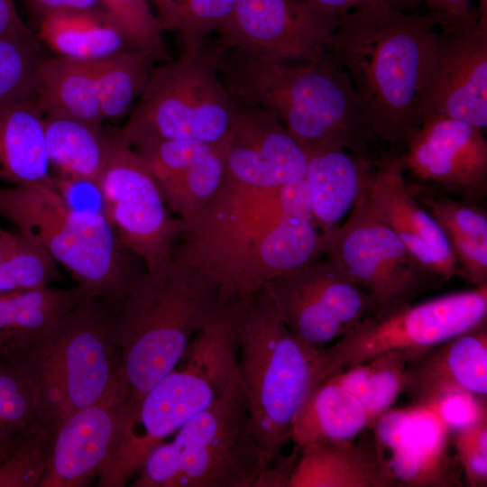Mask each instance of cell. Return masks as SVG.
Wrapping results in <instances>:
<instances>
[{"label": "cell", "instance_id": "1", "mask_svg": "<svg viewBox=\"0 0 487 487\" xmlns=\"http://www.w3.org/2000/svg\"><path fill=\"white\" fill-rule=\"evenodd\" d=\"M319 234L305 179L278 188L223 179L202 211L184 225L171 258L201 271L225 297L245 299L318 259Z\"/></svg>", "mask_w": 487, "mask_h": 487}, {"label": "cell", "instance_id": "10", "mask_svg": "<svg viewBox=\"0 0 487 487\" xmlns=\"http://www.w3.org/2000/svg\"><path fill=\"white\" fill-rule=\"evenodd\" d=\"M225 50L206 41L194 51L153 68L119 135L142 140H188L220 145L240 115L223 84L218 64Z\"/></svg>", "mask_w": 487, "mask_h": 487}, {"label": "cell", "instance_id": "48", "mask_svg": "<svg viewBox=\"0 0 487 487\" xmlns=\"http://www.w3.org/2000/svg\"><path fill=\"white\" fill-rule=\"evenodd\" d=\"M33 35L18 14L15 0H0V38Z\"/></svg>", "mask_w": 487, "mask_h": 487}, {"label": "cell", "instance_id": "18", "mask_svg": "<svg viewBox=\"0 0 487 487\" xmlns=\"http://www.w3.org/2000/svg\"><path fill=\"white\" fill-rule=\"evenodd\" d=\"M404 173L401 153L375 160L364 191L410 253L425 267L447 280L458 275L448 240L415 198Z\"/></svg>", "mask_w": 487, "mask_h": 487}, {"label": "cell", "instance_id": "51", "mask_svg": "<svg viewBox=\"0 0 487 487\" xmlns=\"http://www.w3.org/2000/svg\"><path fill=\"white\" fill-rule=\"evenodd\" d=\"M14 447H12V448H0V465L5 461V459L8 456V455L11 453V451H12V449Z\"/></svg>", "mask_w": 487, "mask_h": 487}, {"label": "cell", "instance_id": "31", "mask_svg": "<svg viewBox=\"0 0 487 487\" xmlns=\"http://www.w3.org/2000/svg\"><path fill=\"white\" fill-rule=\"evenodd\" d=\"M264 289L280 319L301 340L323 347L347 331L305 284L296 270L271 280Z\"/></svg>", "mask_w": 487, "mask_h": 487}, {"label": "cell", "instance_id": "13", "mask_svg": "<svg viewBox=\"0 0 487 487\" xmlns=\"http://www.w3.org/2000/svg\"><path fill=\"white\" fill-rule=\"evenodd\" d=\"M98 188L105 214L122 244L152 277L161 280L184 225L170 211L151 170L118 132L112 135Z\"/></svg>", "mask_w": 487, "mask_h": 487}, {"label": "cell", "instance_id": "4", "mask_svg": "<svg viewBox=\"0 0 487 487\" xmlns=\"http://www.w3.org/2000/svg\"><path fill=\"white\" fill-rule=\"evenodd\" d=\"M230 299L212 279L176 258L161 280L146 271L137 275L115 307L125 419Z\"/></svg>", "mask_w": 487, "mask_h": 487}, {"label": "cell", "instance_id": "26", "mask_svg": "<svg viewBox=\"0 0 487 487\" xmlns=\"http://www.w3.org/2000/svg\"><path fill=\"white\" fill-rule=\"evenodd\" d=\"M41 108L50 164L59 170V175L98 184L110 153L112 135L106 133L103 124L53 108Z\"/></svg>", "mask_w": 487, "mask_h": 487}, {"label": "cell", "instance_id": "25", "mask_svg": "<svg viewBox=\"0 0 487 487\" xmlns=\"http://www.w3.org/2000/svg\"><path fill=\"white\" fill-rule=\"evenodd\" d=\"M411 426L399 447L391 451L390 467L400 486L460 485L448 444L452 432L431 409L412 405Z\"/></svg>", "mask_w": 487, "mask_h": 487}, {"label": "cell", "instance_id": "2", "mask_svg": "<svg viewBox=\"0 0 487 487\" xmlns=\"http://www.w3.org/2000/svg\"><path fill=\"white\" fill-rule=\"evenodd\" d=\"M439 17L389 3L339 16L325 50L346 70L376 141L402 153L422 120L423 95L436 47Z\"/></svg>", "mask_w": 487, "mask_h": 487}, {"label": "cell", "instance_id": "46", "mask_svg": "<svg viewBox=\"0 0 487 487\" xmlns=\"http://www.w3.org/2000/svg\"><path fill=\"white\" fill-rule=\"evenodd\" d=\"M457 459L471 487L487 485V454L473 449H457Z\"/></svg>", "mask_w": 487, "mask_h": 487}, {"label": "cell", "instance_id": "5", "mask_svg": "<svg viewBox=\"0 0 487 487\" xmlns=\"http://www.w3.org/2000/svg\"><path fill=\"white\" fill-rule=\"evenodd\" d=\"M2 355L24 378L41 425L56 433L121 381L116 308L87 296L35 338L5 345Z\"/></svg>", "mask_w": 487, "mask_h": 487}, {"label": "cell", "instance_id": "54", "mask_svg": "<svg viewBox=\"0 0 487 487\" xmlns=\"http://www.w3.org/2000/svg\"><path fill=\"white\" fill-rule=\"evenodd\" d=\"M5 344L4 343V341L0 338V354H2L5 351Z\"/></svg>", "mask_w": 487, "mask_h": 487}, {"label": "cell", "instance_id": "37", "mask_svg": "<svg viewBox=\"0 0 487 487\" xmlns=\"http://www.w3.org/2000/svg\"><path fill=\"white\" fill-rule=\"evenodd\" d=\"M422 353L411 350H392L368 361L367 394L363 403L369 427L392 408L405 390L409 363Z\"/></svg>", "mask_w": 487, "mask_h": 487}, {"label": "cell", "instance_id": "39", "mask_svg": "<svg viewBox=\"0 0 487 487\" xmlns=\"http://www.w3.org/2000/svg\"><path fill=\"white\" fill-rule=\"evenodd\" d=\"M55 433L40 425L23 436L0 465V487H35L43 476Z\"/></svg>", "mask_w": 487, "mask_h": 487}, {"label": "cell", "instance_id": "15", "mask_svg": "<svg viewBox=\"0 0 487 487\" xmlns=\"http://www.w3.org/2000/svg\"><path fill=\"white\" fill-rule=\"evenodd\" d=\"M430 115L487 126V0L472 23L438 32L422 103Z\"/></svg>", "mask_w": 487, "mask_h": 487}, {"label": "cell", "instance_id": "28", "mask_svg": "<svg viewBox=\"0 0 487 487\" xmlns=\"http://www.w3.org/2000/svg\"><path fill=\"white\" fill-rule=\"evenodd\" d=\"M38 23L39 37L59 56L94 61L130 49L124 33L105 10L58 12Z\"/></svg>", "mask_w": 487, "mask_h": 487}, {"label": "cell", "instance_id": "30", "mask_svg": "<svg viewBox=\"0 0 487 487\" xmlns=\"http://www.w3.org/2000/svg\"><path fill=\"white\" fill-rule=\"evenodd\" d=\"M41 106L103 124L104 117L90 61L62 56L40 59L37 65Z\"/></svg>", "mask_w": 487, "mask_h": 487}, {"label": "cell", "instance_id": "23", "mask_svg": "<svg viewBox=\"0 0 487 487\" xmlns=\"http://www.w3.org/2000/svg\"><path fill=\"white\" fill-rule=\"evenodd\" d=\"M305 180L312 216L320 232L345 220L362 194L372 161L340 147L308 151Z\"/></svg>", "mask_w": 487, "mask_h": 487}, {"label": "cell", "instance_id": "7", "mask_svg": "<svg viewBox=\"0 0 487 487\" xmlns=\"http://www.w3.org/2000/svg\"><path fill=\"white\" fill-rule=\"evenodd\" d=\"M236 335L238 381L263 468L281 455L297 413L319 383L324 346L296 336L264 288L244 300Z\"/></svg>", "mask_w": 487, "mask_h": 487}, {"label": "cell", "instance_id": "8", "mask_svg": "<svg viewBox=\"0 0 487 487\" xmlns=\"http://www.w3.org/2000/svg\"><path fill=\"white\" fill-rule=\"evenodd\" d=\"M0 216L39 244L91 296L115 307L145 271L105 213L71 207L54 184L0 187Z\"/></svg>", "mask_w": 487, "mask_h": 487}, {"label": "cell", "instance_id": "27", "mask_svg": "<svg viewBox=\"0 0 487 487\" xmlns=\"http://www.w3.org/2000/svg\"><path fill=\"white\" fill-rule=\"evenodd\" d=\"M369 427L362 403L337 384L325 379L308 394L297 413L291 436L300 448L354 440Z\"/></svg>", "mask_w": 487, "mask_h": 487}, {"label": "cell", "instance_id": "42", "mask_svg": "<svg viewBox=\"0 0 487 487\" xmlns=\"http://www.w3.org/2000/svg\"><path fill=\"white\" fill-rule=\"evenodd\" d=\"M434 411L455 432L487 418L486 398L463 390H448L418 403Z\"/></svg>", "mask_w": 487, "mask_h": 487}, {"label": "cell", "instance_id": "38", "mask_svg": "<svg viewBox=\"0 0 487 487\" xmlns=\"http://www.w3.org/2000/svg\"><path fill=\"white\" fill-rule=\"evenodd\" d=\"M40 59L33 35L0 38V104L38 92Z\"/></svg>", "mask_w": 487, "mask_h": 487}, {"label": "cell", "instance_id": "40", "mask_svg": "<svg viewBox=\"0 0 487 487\" xmlns=\"http://www.w3.org/2000/svg\"><path fill=\"white\" fill-rule=\"evenodd\" d=\"M56 264L39 244L23 236L19 250L0 262V293L50 286L62 278Z\"/></svg>", "mask_w": 487, "mask_h": 487}, {"label": "cell", "instance_id": "50", "mask_svg": "<svg viewBox=\"0 0 487 487\" xmlns=\"http://www.w3.org/2000/svg\"><path fill=\"white\" fill-rule=\"evenodd\" d=\"M23 236L0 228V262L13 256L20 248Z\"/></svg>", "mask_w": 487, "mask_h": 487}, {"label": "cell", "instance_id": "34", "mask_svg": "<svg viewBox=\"0 0 487 487\" xmlns=\"http://www.w3.org/2000/svg\"><path fill=\"white\" fill-rule=\"evenodd\" d=\"M237 0H166L156 8L163 31L179 32L182 51H194L209 33L217 32Z\"/></svg>", "mask_w": 487, "mask_h": 487}, {"label": "cell", "instance_id": "41", "mask_svg": "<svg viewBox=\"0 0 487 487\" xmlns=\"http://www.w3.org/2000/svg\"><path fill=\"white\" fill-rule=\"evenodd\" d=\"M411 190L445 234L454 233L487 241V214L477 204L427 194L418 185Z\"/></svg>", "mask_w": 487, "mask_h": 487}, {"label": "cell", "instance_id": "14", "mask_svg": "<svg viewBox=\"0 0 487 487\" xmlns=\"http://www.w3.org/2000/svg\"><path fill=\"white\" fill-rule=\"evenodd\" d=\"M339 17L324 14L304 0H237L216 42L291 60H310L325 52Z\"/></svg>", "mask_w": 487, "mask_h": 487}, {"label": "cell", "instance_id": "29", "mask_svg": "<svg viewBox=\"0 0 487 487\" xmlns=\"http://www.w3.org/2000/svg\"><path fill=\"white\" fill-rule=\"evenodd\" d=\"M87 296L91 295L78 284L67 289L50 285L0 293V338L5 345L26 343L53 326Z\"/></svg>", "mask_w": 487, "mask_h": 487}, {"label": "cell", "instance_id": "20", "mask_svg": "<svg viewBox=\"0 0 487 487\" xmlns=\"http://www.w3.org/2000/svg\"><path fill=\"white\" fill-rule=\"evenodd\" d=\"M127 144L151 170L170 211L183 225L202 211L223 181L221 144L188 140H142Z\"/></svg>", "mask_w": 487, "mask_h": 487}, {"label": "cell", "instance_id": "49", "mask_svg": "<svg viewBox=\"0 0 487 487\" xmlns=\"http://www.w3.org/2000/svg\"><path fill=\"white\" fill-rule=\"evenodd\" d=\"M317 11L330 16L339 17L346 13L360 10L372 4L389 0H304Z\"/></svg>", "mask_w": 487, "mask_h": 487}, {"label": "cell", "instance_id": "36", "mask_svg": "<svg viewBox=\"0 0 487 487\" xmlns=\"http://www.w3.org/2000/svg\"><path fill=\"white\" fill-rule=\"evenodd\" d=\"M124 33L129 47L154 60H167L163 29L150 0H99Z\"/></svg>", "mask_w": 487, "mask_h": 487}, {"label": "cell", "instance_id": "33", "mask_svg": "<svg viewBox=\"0 0 487 487\" xmlns=\"http://www.w3.org/2000/svg\"><path fill=\"white\" fill-rule=\"evenodd\" d=\"M296 271L347 330L373 310L369 297L327 259L320 256Z\"/></svg>", "mask_w": 487, "mask_h": 487}, {"label": "cell", "instance_id": "32", "mask_svg": "<svg viewBox=\"0 0 487 487\" xmlns=\"http://www.w3.org/2000/svg\"><path fill=\"white\" fill-rule=\"evenodd\" d=\"M153 60L142 51L125 49L90 61L105 120L119 119L130 111L147 85Z\"/></svg>", "mask_w": 487, "mask_h": 487}, {"label": "cell", "instance_id": "44", "mask_svg": "<svg viewBox=\"0 0 487 487\" xmlns=\"http://www.w3.org/2000/svg\"><path fill=\"white\" fill-rule=\"evenodd\" d=\"M440 19L441 30L458 29L472 23L477 12L472 7V0H422Z\"/></svg>", "mask_w": 487, "mask_h": 487}, {"label": "cell", "instance_id": "12", "mask_svg": "<svg viewBox=\"0 0 487 487\" xmlns=\"http://www.w3.org/2000/svg\"><path fill=\"white\" fill-rule=\"evenodd\" d=\"M318 249L369 297L372 311L412 302L433 283L444 280L410 253L364 188L345 221L320 232Z\"/></svg>", "mask_w": 487, "mask_h": 487}, {"label": "cell", "instance_id": "47", "mask_svg": "<svg viewBox=\"0 0 487 487\" xmlns=\"http://www.w3.org/2000/svg\"><path fill=\"white\" fill-rule=\"evenodd\" d=\"M455 449H473L487 454V418L455 431Z\"/></svg>", "mask_w": 487, "mask_h": 487}, {"label": "cell", "instance_id": "21", "mask_svg": "<svg viewBox=\"0 0 487 487\" xmlns=\"http://www.w3.org/2000/svg\"><path fill=\"white\" fill-rule=\"evenodd\" d=\"M448 390H463L486 398V320L409 363L404 391L414 397L416 403Z\"/></svg>", "mask_w": 487, "mask_h": 487}, {"label": "cell", "instance_id": "11", "mask_svg": "<svg viewBox=\"0 0 487 487\" xmlns=\"http://www.w3.org/2000/svg\"><path fill=\"white\" fill-rule=\"evenodd\" d=\"M487 319V284L372 311L323 347L320 382L392 350L424 353Z\"/></svg>", "mask_w": 487, "mask_h": 487}, {"label": "cell", "instance_id": "35", "mask_svg": "<svg viewBox=\"0 0 487 487\" xmlns=\"http://www.w3.org/2000/svg\"><path fill=\"white\" fill-rule=\"evenodd\" d=\"M40 425L24 378L0 354V448L14 447Z\"/></svg>", "mask_w": 487, "mask_h": 487}, {"label": "cell", "instance_id": "6", "mask_svg": "<svg viewBox=\"0 0 487 487\" xmlns=\"http://www.w3.org/2000/svg\"><path fill=\"white\" fill-rule=\"evenodd\" d=\"M242 300L227 302L193 337L185 355L124 419L98 486H124L150 452L209 406L237 378L236 324Z\"/></svg>", "mask_w": 487, "mask_h": 487}, {"label": "cell", "instance_id": "22", "mask_svg": "<svg viewBox=\"0 0 487 487\" xmlns=\"http://www.w3.org/2000/svg\"><path fill=\"white\" fill-rule=\"evenodd\" d=\"M400 486L376 441L325 443L299 449L288 487Z\"/></svg>", "mask_w": 487, "mask_h": 487}, {"label": "cell", "instance_id": "43", "mask_svg": "<svg viewBox=\"0 0 487 487\" xmlns=\"http://www.w3.org/2000/svg\"><path fill=\"white\" fill-rule=\"evenodd\" d=\"M456 262L458 275L474 287L487 284V241L445 234Z\"/></svg>", "mask_w": 487, "mask_h": 487}, {"label": "cell", "instance_id": "3", "mask_svg": "<svg viewBox=\"0 0 487 487\" xmlns=\"http://www.w3.org/2000/svg\"><path fill=\"white\" fill-rule=\"evenodd\" d=\"M218 72L239 106L273 114L307 152L340 147L374 160L370 147L376 140L362 99L327 51L316 60H291L230 49Z\"/></svg>", "mask_w": 487, "mask_h": 487}, {"label": "cell", "instance_id": "45", "mask_svg": "<svg viewBox=\"0 0 487 487\" xmlns=\"http://www.w3.org/2000/svg\"><path fill=\"white\" fill-rule=\"evenodd\" d=\"M23 2L38 21L45 15L58 12L104 10L99 0H23Z\"/></svg>", "mask_w": 487, "mask_h": 487}, {"label": "cell", "instance_id": "16", "mask_svg": "<svg viewBox=\"0 0 487 487\" xmlns=\"http://www.w3.org/2000/svg\"><path fill=\"white\" fill-rule=\"evenodd\" d=\"M405 171L477 204L487 193V142L483 130L441 115L423 118L401 153Z\"/></svg>", "mask_w": 487, "mask_h": 487}, {"label": "cell", "instance_id": "17", "mask_svg": "<svg viewBox=\"0 0 487 487\" xmlns=\"http://www.w3.org/2000/svg\"><path fill=\"white\" fill-rule=\"evenodd\" d=\"M224 179L254 188H278L304 179L308 152L271 113L240 106L233 129L221 143Z\"/></svg>", "mask_w": 487, "mask_h": 487}, {"label": "cell", "instance_id": "53", "mask_svg": "<svg viewBox=\"0 0 487 487\" xmlns=\"http://www.w3.org/2000/svg\"><path fill=\"white\" fill-rule=\"evenodd\" d=\"M404 0H389V2L393 5L394 6L400 8L401 4ZM401 9V8H400Z\"/></svg>", "mask_w": 487, "mask_h": 487}, {"label": "cell", "instance_id": "52", "mask_svg": "<svg viewBox=\"0 0 487 487\" xmlns=\"http://www.w3.org/2000/svg\"><path fill=\"white\" fill-rule=\"evenodd\" d=\"M152 5H154L155 9L161 5L166 0H150Z\"/></svg>", "mask_w": 487, "mask_h": 487}, {"label": "cell", "instance_id": "9", "mask_svg": "<svg viewBox=\"0 0 487 487\" xmlns=\"http://www.w3.org/2000/svg\"><path fill=\"white\" fill-rule=\"evenodd\" d=\"M262 469L238 377L147 455L134 487H254Z\"/></svg>", "mask_w": 487, "mask_h": 487}, {"label": "cell", "instance_id": "24", "mask_svg": "<svg viewBox=\"0 0 487 487\" xmlns=\"http://www.w3.org/2000/svg\"><path fill=\"white\" fill-rule=\"evenodd\" d=\"M37 93L0 104V180L13 186L53 184Z\"/></svg>", "mask_w": 487, "mask_h": 487}, {"label": "cell", "instance_id": "19", "mask_svg": "<svg viewBox=\"0 0 487 487\" xmlns=\"http://www.w3.org/2000/svg\"><path fill=\"white\" fill-rule=\"evenodd\" d=\"M124 403L120 381L99 401L69 416L55 433L51 456L38 486L89 485L115 446Z\"/></svg>", "mask_w": 487, "mask_h": 487}]
</instances>
